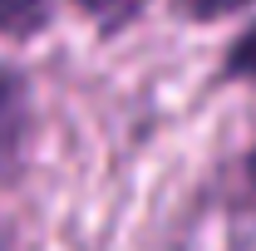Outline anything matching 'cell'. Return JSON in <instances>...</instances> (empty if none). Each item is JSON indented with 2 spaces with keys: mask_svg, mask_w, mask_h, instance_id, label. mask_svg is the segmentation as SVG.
<instances>
[{
  "mask_svg": "<svg viewBox=\"0 0 256 251\" xmlns=\"http://www.w3.org/2000/svg\"><path fill=\"white\" fill-rule=\"evenodd\" d=\"M168 5H172V15H178L182 25H222L232 15L252 10L256 0H168Z\"/></svg>",
  "mask_w": 256,
  "mask_h": 251,
  "instance_id": "cell-5",
  "label": "cell"
},
{
  "mask_svg": "<svg viewBox=\"0 0 256 251\" xmlns=\"http://www.w3.org/2000/svg\"><path fill=\"white\" fill-rule=\"evenodd\" d=\"M54 10L60 0H0V40L25 44L34 34H44L54 25Z\"/></svg>",
  "mask_w": 256,
  "mask_h": 251,
  "instance_id": "cell-2",
  "label": "cell"
},
{
  "mask_svg": "<svg viewBox=\"0 0 256 251\" xmlns=\"http://www.w3.org/2000/svg\"><path fill=\"white\" fill-rule=\"evenodd\" d=\"M69 5L94 25L98 40H114V34L133 30L143 20V10H148V0H69Z\"/></svg>",
  "mask_w": 256,
  "mask_h": 251,
  "instance_id": "cell-3",
  "label": "cell"
},
{
  "mask_svg": "<svg viewBox=\"0 0 256 251\" xmlns=\"http://www.w3.org/2000/svg\"><path fill=\"white\" fill-rule=\"evenodd\" d=\"M217 84H256V20L232 34L226 54L217 60Z\"/></svg>",
  "mask_w": 256,
  "mask_h": 251,
  "instance_id": "cell-4",
  "label": "cell"
},
{
  "mask_svg": "<svg viewBox=\"0 0 256 251\" xmlns=\"http://www.w3.org/2000/svg\"><path fill=\"white\" fill-rule=\"evenodd\" d=\"M34 143V89L30 74L0 64V188H15L30 168Z\"/></svg>",
  "mask_w": 256,
  "mask_h": 251,
  "instance_id": "cell-1",
  "label": "cell"
},
{
  "mask_svg": "<svg viewBox=\"0 0 256 251\" xmlns=\"http://www.w3.org/2000/svg\"><path fill=\"white\" fill-rule=\"evenodd\" d=\"M242 182H246V192H256V143L242 153Z\"/></svg>",
  "mask_w": 256,
  "mask_h": 251,
  "instance_id": "cell-6",
  "label": "cell"
}]
</instances>
